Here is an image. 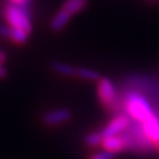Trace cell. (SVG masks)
<instances>
[{"label":"cell","instance_id":"cell-2","mask_svg":"<svg viewBox=\"0 0 159 159\" xmlns=\"http://www.w3.org/2000/svg\"><path fill=\"white\" fill-rule=\"evenodd\" d=\"M126 110L127 112L139 123L146 121L148 118L153 117L154 111L148 102L139 93L131 92L126 98Z\"/></svg>","mask_w":159,"mask_h":159},{"label":"cell","instance_id":"cell-14","mask_svg":"<svg viewBox=\"0 0 159 159\" xmlns=\"http://www.w3.org/2000/svg\"><path fill=\"white\" fill-rule=\"evenodd\" d=\"M116 158V154L112 152H108L106 150H102V151H98L96 153H93L89 159H114Z\"/></svg>","mask_w":159,"mask_h":159},{"label":"cell","instance_id":"cell-12","mask_svg":"<svg viewBox=\"0 0 159 159\" xmlns=\"http://www.w3.org/2000/svg\"><path fill=\"white\" fill-rule=\"evenodd\" d=\"M51 67L56 73H59L61 75H65V77L75 75V67H73L70 64L61 63V61H54V63L51 64Z\"/></svg>","mask_w":159,"mask_h":159},{"label":"cell","instance_id":"cell-1","mask_svg":"<svg viewBox=\"0 0 159 159\" xmlns=\"http://www.w3.org/2000/svg\"><path fill=\"white\" fill-rule=\"evenodd\" d=\"M2 16L8 26L21 29L29 34L32 32L31 14L26 5H16L13 2L7 4L2 10Z\"/></svg>","mask_w":159,"mask_h":159},{"label":"cell","instance_id":"cell-13","mask_svg":"<svg viewBox=\"0 0 159 159\" xmlns=\"http://www.w3.org/2000/svg\"><path fill=\"white\" fill-rule=\"evenodd\" d=\"M104 140V136L102 132H91L89 134H86L84 138V143L86 146L89 148H97L100 146Z\"/></svg>","mask_w":159,"mask_h":159},{"label":"cell","instance_id":"cell-9","mask_svg":"<svg viewBox=\"0 0 159 159\" xmlns=\"http://www.w3.org/2000/svg\"><path fill=\"white\" fill-rule=\"evenodd\" d=\"M71 18H72V16L61 8V10H59V11L54 14V17L52 18L50 26H51V29L53 30V31L59 32V31H61V30H64L66 27V25L70 23Z\"/></svg>","mask_w":159,"mask_h":159},{"label":"cell","instance_id":"cell-7","mask_svg":"<svg viewBox=\"0 0 159 159\" xmlns=\"http://www.w3.org/2000/svg\"><path fill=\"white\" fill-rule=\"evenodd\" d=\"M143 130L151 143L157 144L159 142V118L154 114L143 123Z\"/></svg>","mask_w":159,"mask_h":159},{"label":"cell","instance_id":"cell-18","mask_svg":"<svg viewBox=\"0 0 159 159\" xmlns=\"http://www.w3.org/2000/svg\"><path fill=\"white\" fill-rule=\"evenodd\" d=\"M156 146H157V148H158V150H159V142L157 143V144H156Z\"/></svg>","mask_w":159,"mask_h":159},{"label":"cell","instance_id":"cell-8","mask_svg":"<svg viewBox=\"0 0 159 159\" xmlns=\"http://www.w3.org/2000/svg\"><path fill=\"white\" fill-rule=\"evenodd\" d=\"M102 146L104 150H106L108 152H112V153L116 154L118 153V152H120V151H123V150H125L126 144L123 137H119V136L104 137Z\"/></svg>","mask_w":159,"mask_h":159},{"label":"cell","instance_id":"cell-10","mask_svg":"<svg viewBox=\"0 0 159 159\" xmlns=\"http://www.w3.org/2000/svg\"><path fill=\"white\" fill-rule=\"evenodd\" d=\"M87 2H89V0H66L63 4L61 8L70 13L71 16H74L83 11L87 5Z\"/></svg>","mask_w":159,"mask_h":159},{"label":"cell","instance_id":"cell-11","mask_svg":"<svg viewBox=\"0 0 159 159\" xmlns=\"http://www.w3.org/2000/svg\"><path fill=\"white\" fill-rule=\"evenodd\" d=\"M75 77L80 79L89 80V81H98L100 79V74L96 70L89 67H78L75 68Z\"/></svg>","mask_w":159,"mask_h":159},{"label":"cell","instance_id":"cell-6","mask_svg":"<svg viewBox=\"0 0 159 159\" xmlns=\"http://www.w3.org/2000/svg\"><path fill=\"white\" fill-rule=\"evenodd\" d=\"M0 35L4 37V38L12 40L16 44L21 45V44H25L29 40L30 34L21 29L11 27L8 25H0Z\"/></svg>","mask_w":159,"mask_h":159},{"label":"cell","instance_id":"cell-15","mask_svg":"<svg viewBox=\"0 0 159 159\" xmlns=\"http://www.w3.org/2000/svg\"><path fill=\"white\" fill-rule=\"evenodd\" d=\"M11 1L16 5H26L29 2V0H11Z\"/></svg>","mask_w":159,"mask_h":159},{"label":"cell","instance_id":"cell-16","mask_svg":"<svg viewBox=\"0 0 159 159\" xmlns=\"http://www.w3.org/2000/svg\"><path fill=\"white\" fill-rule=\"evenodd\" d=\"M6 75V71L5 68L2 67V66H0V78H4Z\"/></svg>","mask_w":159,"mask_h":159},{"label":"cell","instance_id":"cell-3","mask_svg":"<svg viewBox=\"0 0 159 159\" xmlns=\"http://www.w3.org/2000/svg\"><path fill=\"white\" fill-rule=\"evenodd\" d=\"M116 87L112 80L108 78H100L98 80V96L105 105H111L116 99Z\"/></svg>","mask_w":159,"mask_h":159},{"label":"cell","instance_id":"cell-4","mask_svg":"<svg viewBox=\"0 0 159 159\" xmlns=\"http://www.w3.org/2000/svg\"><path fill=\"white\" fill-rule=\"evenodd\" d=\"M130 126V120L125 116H118L114 119H112L107 125L102 129V133L104 137H113L119 136L121 132Z\"/></svg>","mask_w":159,"mask_h":159},{"label":"cell","instance_id":"cell-5","mask_svg":"<svg viewBox=\"0 0 159 159\" xmlns=\"http://www.w3.org/2000/svg\"><path fill=\"white\" fill-rule=\"evenodd\" d=\"M72 113L68 108H58L50 111L43 117V121L48 126H56L64 124L71 119Z\"/></svg>","mask_w":159,"mask_h":159},{"label":"cell","instance_id":"cell-19","mask_svg":"<svg viewBox=\"0 0 159 159\" xmlns=\"http://www.w3.org/2000/svg\"><path fill=\"white\" fill-rule=\"evenodd\" d=\"M158 2H159V0H158Z\"/></svg>","mask_w":159,"mask_h":159},{"label":"cell","instance_id":"cell-17","mask_svg":"<svg viewBox=\"0 0 159 159\" xmlns=\"http://www.w3.org/2000/svg\"><path fill=\"white\" fill-rule=\"evenodd\" d=\"M5 60H6V57L4 56V53H2V52H0V66H1V64L4 63Z\"/></svg>","mask_w":159,"mask_h":159}]
</instances>
